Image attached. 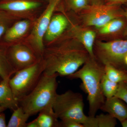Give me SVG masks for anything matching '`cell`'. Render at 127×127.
<instances>
[{
    "mask_svg": "<svg viewBox=\"0 0 127 127\" xmlns=\"http://www.w3.org/2000/svg\"><path fill=\"white\" fill-rule=\"evenodd\" d=\"M89 55L83 46L75 43H62L45 49L42 56L44 73H57L61 76L72 75L84 65Z\"/></svg>",
    "mask_w": 127,
    "mask_h": 127,
    "instance_id": "6da1fadb",
    "label": "cell"
},
{
    "mask_svg": "<svg viewBox=\"0 0 127 127\" xmlns=\"http://www.w3.org/2000/svg\"><path fill=\"white\" fill-rule=\"evenodd\" d=\"M104 75V66L97 63L95 58L89 56L80 70L68 76L70 79H79L88 94L89 116L94 117L104 103L105 97L102 90L101 83Z\"/></svg>",
    "mask_w": 127,
    "mask_h": 127,
    "instance_id": "7a4b0ae2",
    "label": "cell"
},
{
    "mask_svg": "<svg viewBox=\"0 0 127 127\" xmlns=\"http://www.w3.org/2000/svg\"><path fill=\"white\" fill-rule=\"evenodd\" d=\"M56 73L52 75L42 73L39 81L29 94L19 100V106L30 116L39 113L48 106H53L57 93Z\"/></svg>",
    "mask_w": 127,
    "mask_h": 127,
    "instance_id": "3957f363",
    "label": "cell"
},
{
    "mask_svg": "<svg viewBox=\"0 0 127 127\" xmlns=\"http://www.w3.org/2000/svg\"><path fill=\"white\" fill-rule=\"evenodd\" d=\"M84 106L82 94L69 90L62 94H57L53 107L61 120H75L84 126L88 116L84 113Z\"/></svg>",
    "mask_w": 127,
    "mask_h": 127,
    "instance_id": "277c9868",
    "label": "cell"
},
{
    "mask_svg": "<svg viewBox=\"0 0 127 127\" xmlns=\"http://www.w3.org/2000/svg\"><path fill=\"white\" fill-rule=\"evenodd\" d=\"M45 70L42 58L27 68L16 72L9 80V84L14 97L17 101L31 92L39 81Z\"/></svg>",
    "mask_w": 127,
    "mask_h": 127,
    "instance_id": "5b68a950",
    "label": "cell"
},
{
    "mask_svg": "<svg viewBox=\"0 0 127 127\" xmlns=\"http://www.w3.org/2000/svg\"><path fill=\"white\" fill-rule=\"evenodd\" d=\"M96 52L103 65L111 64L119 69L127 70L124 63V58L127 55V40L99 42Z\"/></svg>",
    "mask_w": 127,
    "mask_h": 127,
    "instance_id": "8992f818",
    "label": "cell"
},
{
    "mask_svg": "<svg viewBox=\"0 0 127 127\" xmlns=\"http://www.w3.org/2000/svg\"><path fill=\"white\" fill-rule=\"evenodd\" d=\"M61 0H50L43 13L37 20L30 35L31 47L40 58L43 56L45 51L43 39L53 12Z\"/></svg>",
    "mask_w": 127,
    "mask_h": 127,
    "instance_id": "52a82bcc",
    "label": "cell"
},
{
    "mask_svg": "<svg viewBox=\"0 0 127 127\" xmlns=\"http://www.w3.org/2000/svg\"><path fill=\"white\" fill-rule=\"evenodd\" d=\"M119 5L101 4L89 6L83 15L84 24L99 29L111 20L124 16V11Z\"/></svg>",
    "mask_w": 127,
    "mask_h": 127,
    "instance_id": "ba28073f",
    "label": "cell"
},
{
    "mask_svg": "<svg viewBox=\"0 0 127 127\" xmlns=\"http://www.w3.org/2000/svg\"><path fill=\"white\" fill-rule=\"evenodd\" d=\"M8 57L15 73L32 66L42 59L31 48L22 44L11 46L7 50Z\"/></svg>",
    "mask_w": 127,
    "mask_h": 127,
    "instance_id": "9c48e42d",
    "label": "cell"
},
{
    "mask_svg": "<svg viewBox=\"0 0 127 127\" xmlns=\"http://www.w3.org/2000/svg\"><path fill=\"white\" fill-rule=\"evenodd\" d=\"M41 5L40 2L32 0H5L0 2V10L14 16L31 12Z\"/></svg>",
    "mask_w": 127,
    "mask_h": 127,
    "instance_id": "30bf717a",
    "label": "cell"
},
{
    "mask_svg": "<svg viewBox=\"0 0 127 127\" xmlns=\"http://www.w3.org/2000/svg\"><path fill=\"white\" fill-rule=\"evenodd\" d=\"M121 122L127 118V106L120 98L113 96L106 98L100 108Z\"/></svg>",
    "mask_w": 127,
    "mask_h": 127,
    "instance_id": "8fae6325",
    "label": "cell"
},
{
    "mask_svg": "<svg viewBox=\"0 0 127 127\" xmlns=\"http://www.w3.org/2000/svg\"><path fill=\"white\" fill-rule=\"evenodd\" d=\"M68 24V20L63 15L52 16L44 38L48 42L53 41L63 33Z\"/></svg>",
    "mask_w": 127,
    "mask_h": 127,
    "instance_id": "7c38bea8",
    "label": "cell"
},
{
    "mask_svg": "<svg viewBox=\"0 0 127 127\" xmlns=\"http://www.w3.org/2000/svg\"><path fill=\"white\" fill-rule=\"evenodd\" d=\"M72 32L75 37L87 50L89 56L94 58V44L96 36L95 32L91 30L82 29L78 26H73Z\"/></svg>",
    "mask_w": 127,
    "mask_h": 127,
    "instance_id": "4fadbf2b",
    "label": "cell"
},
{
    "mask_svg": "<svg viewBox=\"0 0 127 127\" xmlns=\"http://www.w3.org/2000/svg\"><path fill=\"white\" fill-rule=\"evenodd\" d=\"M9 80L2 79L0 82V106L13 111L19 106V102L14 97Z\"/></svg>",
    "mask_w": 127,
    "mask_h": 127,
    "instance_id": "5bb4252c",
    "label": "cell"
},
{
    "mask_svg": "<svg viewBox=\"0 0 127 127\" xmlns=\"http://www.w3.org/2000/svg\"><path fill=\"white\" fill-rule=\"evenodd\" d=\"M30 22L23 20L16 22L9 28L4 34V39L7 42H12L23 36L29 30Z\"/></svg>",
    "mask_w": 127,
    "mask_h": 127,
    "instance_id": "9a60e30c",
    "label": "cell"
},
{
    "mask_svg": "<svg viewBox=\"0 0 127 127\" xmlns=\"http://www.w3.org/2000/svg\"><path fill=\"white\" fill-rule=\"evenodd\" d=\"M39 113V116L35 119L38 127H59V118L53 106L47 107Z\"/></svg>",
    "mask_w": 127,
    "mask_h": 127,
    "instance_id": "2e32d148",
    "label": "cell"
},
{
    "mask_svg": "<svg viewBox=\"0 0 127 127\" xmlns=\"http://www.w3.org/2000/svg\"><path fill=\"white\" fill-rule=\"evenodd\" d=\"M117 124L116 118L110 114H101L92 117L89 116L84 127H114Z\"/></svg>",
    "mask_w": 127,
    "mask_h": 127,
    "instance_id": "e0dca14e",
    "label": "cell"
},
{
    "mask_svg": "<svg viewBox=\"0 0 127 127\" xmlns=\"http://www.w3.org/2000/svg\"><path fill=\"white\" fill-rule=\"evenodd\" d=\"M7 50L8 48L0 46V76L9 80L15 71L9 60Z\"/></svg>",
    "mask_w": 127,
    "mask_h": 127,
    "instance_id": "ac0fdd59",
    "label": "cell"
},
{
    "mask_svg": "<svg viewBox=\"0 0 127 127\" xmlns=\"http://www.w3.org/2000/svg\"><path fill=\"white\" fill-rule=\"evenodd\" d=\"M124 16L109 21L102 27L99 28V32L101 34H114L120 32L126 25Z\"/></svg>",
    "mask_w": 127,
    "mask_h": 127,
    "instance_id": "d6986e66",
    "label": "cell"
},
{
    "mask_svg": "<svg viewBox=\"0 0 127 127\" xmlns=\"http://www.w3.org/2000/svg\"><path fill=\"white\" fill-rule=\"evenodd\" d=\"M104 66L105 75L109 80L117 83L127 80V70L119 69L109 64Z\"/></svg>",
    "mask_w": 127,
    "mask_h": 127,
    "instance_id": "ffe728a7",
    "label": "cell"
},
{
    "mask_svg": "<svg viewBox=\"0 0 127 127\" xmlns=\"http://www.w3.org/2000/svg\"><path fill=\"white\" fill-rule=\"evenodd\" d=\"M30 117L29 114L25 112L23 109L19 106L13 111L7 127H26L27 122Z\"/></svg>",
    "mask_w": 127,
    "mask_h": 127,
    "instance_id": "44dd1931",
    "label": "cell"
},
{
    "mask_svg": "<svg viewBox=\"0 0 127 127\" xmlns=\"http://www.w3.org/2000/svg\"><path fill=\"white\" fill-rule=\"evenodd\" d=\"M119 83L109 80L105 75L102 79L101 86L103 93L105 98H109L114 96L118 89Z\"/></svg>",
    "mask_w": 127,
    "mask_h": 127,
    "instance_id": "7402d4cb",
    "label": "cell"
},
{
    "mask_svg": "<svg viewBox=\"0 0 127 127\" xmlns=\"http://www.w3.org/2000/svg\"><path fill=\"white\" fill-rule=\"evenodd\" d=\"M14 16L0 10V38L5 34L11 23Z\"/></svg>",
    "mask_w": 127,
    "mask_h": 127,
    "instance_id": "603a6c76",
    "label": "cell"
},
{
    "mask_svg": "<svg viewBox=\"0 0 127 127\" xmlns=\"http://www.w3.org/2000/svg\"><path fill=\"white\" fill-rule=\"evenodd\" d=\"M70 7L75 11L85 10L89 7L88 0H67Z\"/></svg>",
    "mask_w": 127,
    "mask_h": 127,
    "instance_id": "cb8c5ba5",
    "label": "cell"
},
{
    "mask_svg": "<svg viewBox=\"0 0 127 127\" xmlns=\"http://www.w3.org/2000/svg\"><path fill=\"white\" fill-rule=\"evenodd\" d=\"M115 96L120 98L127 104V88L124 82L119 83L118 89Z\"/></svg>",
    "mask_w": 127,
    "mask_h": 127,
    "instance_id": "d4e9b609",
    "label": "cell"
},
{
    "mask_svg": "<svg viewBox=\"0 0 127 127\" xmlns=\"http://www.w3.org/2000/svg\"><path fill=\"white\" fill-rule=\"evenodd\" d=\"M59 127H84V126L75 120H64L59 122Z\"/></svg>",
    "mask_w": 127,
    "mask_h": 127,
    "instance_id": "484cf974",
    "label": "cell"
},
{
    "mask_svg": "<svg viewBox=\"0 0 127 127\" xmlns=\"http://www.w3.org/2000/svg\"><path fill=\"white\" fill-rule=\"evenodd\" d=\"M107 4L120 5L124 4L127 0H106Z\"/></svg>",
    "mask_w": 127,
    "mask_h": 127,
    "instance_id": "4316f807",
    "label": "cell"
},
{
    "mask_svg": "<svg viewBox=\"0 0 127 127\" xmlns=\"http://www.w3.org/2000/svg\"><path fill=\"white\" fill-rule=\"evenodd\" d=\"M7 127L6 122L5 115L2 112L0 113V127Z\"/></svg>",
    "mask_w": 127,
    "mask_h": 127,
    "instance_id": "83f0119b",
    "label": "cell"
},
{
    "mask_svg": "<svg viewBox=\"0 0 127 127\" xmlns=\"http://www.w3.org/2000/svg\"><path fill=\"white\" fill-rule=\"evenodd\" d=\"M26 127H38V126L35 119H34L28 123H27Z\"/></svg>",
    "mask_w": 127,
    "mask_h": 127,
    "instance_id": "f1b7e54d",
    "label": "cell"
},
{
    "mask_svg": "<svg viewBox=\"0 0 127 127\" xmlns=\"http://www.w3.org/2000/svg\"><path fill=\"white\" fill-rule=\"evenodd\" d=\"M124 17L126 18L127 21V25L126 28H125V31H124V36L127 39V8H126L125 10H124Z\"/></svg>",
    "mask_w": 127,
    "mask_h": 127,
    "instance_id": "f546056e",
    "label": "cell"
},
{
    "mask_svg": "<svg viewBox=\"0 0 127 127\" xmlns=\"http://www.w3.org/2000/svg\"><path fill=\"white\" fill-rule=\"evenodd\" d=\"M103 0H88L92 3V5L98 4H102Z\"/></svg>",
    "mask_w": 127,
    "mask_h": 127,
    "instance_id": "4dcf8cb0",
    "label": "cell"
},
{
    "mask_svg": "<svg viewBox=\"0 0 127 127\" xmlns=\"http://www.w3.org/2000/svg\"><path fill=\"white\" fill-rule=\"evenodd\" d=\"M121 124L123 127H127V118L121 122Z\"/></svg>",
    "mask_w": 127,
    "mask_h": 127,
    "instance_id": "1f68e13d",
    "label": "cell"
},
{
    "mask_svg": "<svg viewBox=\"0 0 127 127\" xmlns=\"http://www.w3.org/2000/svg\"><path fill=\"white\" fill-rule=\"evenodd\" d=\"M6 109L5 108L0 106V113L1 112H3V111H4Z\"/></svg>",
    "mask_w": 127,
    "mask_h": 127,
    "instance_id": "d6a6232c",
    "label": "cell"
},
{
    "mask_svg": "<svg viewBox=\"0 0 127 127\" xmlns=\"http://www.w3.org/2000/svg\"><path fill=\"white\" fill-rule=\"evenodd\" d=\"M124 63H125V65L127 66V55L124 58Z\"/></svg>",
    "mask_w": 127,
    "mask_h": 127,
    "instance_id": "836d02e7",
    "label": "cell"
},
{
    "mask_svg": "<svg viewBox=\"0 0 127 127\" xmlns=\"http://www.w3.org/2000/svg\"><path fill=\"white\" fill-rule=\"evenodd\" d=\"M124 83H125V86H126L127 87V81H125L124 82Z\"/></svg>",
    "mask_w": 127,
    "mask_h": 127,
    "instance_id": "e575fe53",
    "label": "cell"
},
{
    "mask_svg": "<svg viewBox=\"0 0 127 127\" xmlns=\"http://www.w3.org/2000/svg\"><path fill=\"white\" fill-rule=\"evenodd\" d=\"M2 78H1V77L0 76V82H1L2 81Z\"/></svg>",
    "mask_w": 127,
    "mask_h": 127,
    "instance_id": "d590c367",
    "label": "cell"
},
{
    "mask_svg": "<svg viewBox=\"0 0 127 127\" xmlns=\"http://www.w3.org/2000/svg\"><path fill=\"white\" fill-rule=\"evenodd\" d=\"M124 4L126 5V6H127V1H126V2Z\"/></svg>",
    "mask_w": 127,
    "mask_h": 127,
    "instance_id": "8d00e7d4",
    "label": "cell"
}]
</instances>
